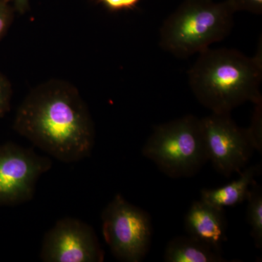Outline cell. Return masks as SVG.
Masks as SVG:
<instances>
[{
    "label": "cell",
    "instance_id": "cell-11",
    "mask_svg": "<svg viewBox=\"0 0 262 262\" xmlns=\"http://www.w3.org/2000/svg\"><path fill=\"white\" fill-rule=\"evenodd\" d=\"M166 262L226 261L220 251L190 236L177 237L168 243L164 254Z\"/></svg>",
    "mask_w": 262,
    "mask_h": 262
},
{
    "label": "cell",
    "instance_id": "cell-14",
    "mask_svg": "<svg viewBox=\"0 0 262 262\" xmlns=\"http://www.w3.org/2000/svg\"><path fill=\"white\" fill-rule=\"evenodd\" d=\"M234 13L237 11H248L253 14L262 13V0H227Z\"/></svg>",
    "mask_w": 262,
    "mask_h": 262
},
{
    "label": "cell",
    "instance_id": "cell-3",
    "mask_svg": "<svg viewBox=\"0 0 262 262\" xmlns=\"http://www.w3.org/2000/svg\"><path fill=\"white\" fill-rule=\"evenodd\" d=\"M234 12L227 1L185 0L160 29V46L177 58L206 51L229 35Z\"/></svg>",
    "mask_w": 262,
    "mask_h": 262
},
{
    "label": "cell",
    "instance_id": "cell-15",
    "mask_svg": "<svg viewBox=\"0 0 262 262\" xmlns=\"http://www.w3.org/2000/svg\"><path fill=\"white\" fill-rule=\"evenodd\" d=\"M12 89L10 82L0 73V118L9 112Z\"/></svg>",
    "mask_w": 262,
    "mask_h": 262
},
{
    "label": "cell",
    "instance_id": "cell-8",
    "mask_svg": "<svg viewBox=\"0 0 262 262\" xmlns=\"http://www.w3.org/2000/svg\"><path fill=\"white\" fill-rule=\"evenodd\" d=\"M104 251L89 224L66 217L45 234L40 258L46 262H102Z\"/></svg>",
    "mask_w": 262,
    "mask_h": 262
},
{
    "label": "cell",
    "instance_id": "cell-10",
    "mask_svg": "<svg viewBox=\"0 0 262 262\" xmlns=\"http://www.w3.org/2000/svg\"><path fill=\"white\" fill-rule=\"evenodd\" d=\"M260 168L259 165L245 168L239 172L238 179L223 187L203 189L201 192V200L222 209L226 207L241 204L247 198L251 185L256 182L255 178Z\"/></svg>",
    "mask_w": 262,
    "mask_h": 262
},
{
    "label": "cell",
    "instance_id": "cell-6",
    "mask_svg": "<svg viewBox=\"0 0 262 262\" xmlns=\"http://www.w3.org/2000/svg\"><path fill=\"white\" fill-rule=\"evenodd\" d=\"M208 160L218 173L229 177L246 168L254 146L247 128L239 127L230 113H213L201 118Z\"/></svg>",
    "mask_w": 262,
    "mask_h": 262
},
{
    "label": "cell",
    "instance_id": "cell-13",
    "mask_svg": "<svg viewBox=\"0 0 262 262\" xmlns=\"http://www.w3.org/2000/svg\"><path fill=\"white\" fill-rule=\"evenodd\" d=\"M255 108L250 127L247 128L248 134L254 146L255 150L261 152L262 149L261 120L262 100L254 103Z\"/></svg>",
    "mask_w": 262,
    "mask_h": 262
},
{
    "label": "cell",
    "instance_id": "cell-16",
    "mask_svg": "<svg viewBox=\"0 0 262 262\" xmlns=\"http://www.w3.org/2000/svg\"><path fill=\"white\" fill-rule=\"evenodd\" d=\"M12 13L6 0H0V38L4 35L11 22Z\"/></svg>",
    "mask_w": 262,
    "mask_h": 262
},
{
    "label": "cell",
    "instance_id": "cell-2",
    "mask_svg": "<svg viewBox=\"0 0 262 262\" xmlns=\"http://www.w3.org/2000/svg\"><path fill=\"white\" fill-rule=\"evenodd\" d=\"M256 55L230 48H208L199 53L188 72L196 100L213 113H231L246 102L261 101V42Z\"/></svg>",
    "mask_w": 262,
    "mask_h": 262
},
{
    "label": "cell",
    "instance_id": "cell-5",
    "mask_svg": "<svg viewBox=\"0 0 262 262\" xmlns=\"http://www.w3.org/2000/svg\"><path fill=\"white\" fill-rule=\"evenodd\" d=\"M105 242L120 261H142L149 251L152 225L149 213L117 194L101 213Z\"/></svg>",
    "mask_w": 262,
    "mask_h": 262
},
{
    "label": "cell",
    "instance_id": "cell-18",
    "mask_svg": "<svg viewBox=\"0 0 262 262\" xmlns=\"http://www.w3.org/2000/svg\"><path fill=\"white\" fill-rule=\"evenodd\" d=\"M15 8L20 13H24L29 8V0H13Z\"/></svg>",
    "mask_w": 262,
    "mask_h": 262
},
{
    "label": "cell",
    "instance_id": "cell-9",
    "mask_svg": "<svg viewBox=\"0 0 262 262\" xmlns=\"http://www.w3.org/2000/svg\"><path fill=\"white\" fill-rule=\"evenodd\" d=\"M188 235L217 251L227 241V221L222 208L200 200L194 202L184 218Z\"/></svg>",
    "mask_w": 262,
    "mask_h": 262
},
{
    "label": "cell",
    "instance_id": "cell-19",
    "mask_svg": "<svg viewBox=\"0 0 262 262\" xmlns=\"http://www.w3.org/2000/svg\"><path fill=\"white\" fill-rule=\"evenodd\" d=\"M139 2H140V0H122L125 10H130L136 8V5L139 4Z\"/></svg>",
    "mask_w": 262,
    "mask_h": 262
},
{
    "label": "cell",
    "instance_id": "cell-17",
    "mask_svg": "<svg viewBox=\"0 0 262 262\" xmlns=\"http://www.w3.org/2000/svg\"><path fill=\"white\" fill-rule=\"evenodd\" d=\"M98 1L112 11L125 10L122 0H98Z\"/></svg>",
    "mask_w": 262,
    "mask_h": 262
},
{
    "label": "cell",
    "instance_id": "cell-1",
    "mask_svg": "<svg viewBox=\"0 0 262 262\" xmlns=\"http://www.w3.org/2000/svg\"><path fill=\"white\" fill-rule=\"evenodd\" d=\"M13 128L63 163L85 159L94 149L96 132L89 108L77 89L63 81L33 89L18 108Z\"/></svg>",
    "mask_w": 262,
    "mask_h": 262
},
{
    "label": "cell",
    "instance_id": "cell-4",
    "mask_svg": "<svg viewBox=\"0 0 262 262\" xmlns=\"http://www.w3.org/2000/svg\"><path fill=\"white\" fill-rule=\"evenodd\" d=\"M142 155L170 178L195 175L208 161L201 118L188 115L155 127Z\"/></svg>",
    "mask_w": 262,
    "mask_h": 262
},
{
    "label": "cell",
    "instance_id": "cell-12",
    "mask_svg": "<svg viewBox=\"0 0 262 262\" xmlns=\"http://www.w3.org/2000/svg\"><path fill=\"white\" fill-rule=\"evenodd\" d=\"M247 222L251 227V235L257 248H262V191L254 182L248 192Z\"/></svg>",
    "mask_w": 262,
    "mask_h": 262
},
{
    "label": "cell",
    "instance_id": "cell-7",
    "mask_svg": "<svg viewBox=\"0 0 262 262\" xmlns=\"http://www.w3.org/2000/svg\"><path fill=\"white\" fill-rule=\"evenodd\" d=\"M52 167L49 158L30 148L5 143L0 145V206L32 201L39 177Z\"/></svg>",
    "mask_w": 262,
    "mask_h": 262
}]
</instances>
